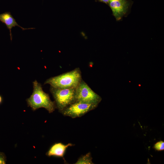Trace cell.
Segmentation results:
<instances>
[{
    "mask_svg": "<svg viewBox=\"0 0 164 164\" xmlns=\"http://www.w3.org/2000/svg\"><path fill=\"white\" fill-rule=\"evenodd\" d=\"M33 91L30 97L26 101L28 106L35 111L41 108L46 109L49 113L53 112L56 108L55 101H52L48 94L43 90L42 85L37 80L33 82Z\"/></svg>",
    "mask_w": 164,
    "mask_h": 164,
    "instance_id": "6da1fadb",
    "label": "cell"
},
{
    "mask_svg": "<svg viewBox=\"0 0 164 164\" xmlns=\"http://www.w3.org/2000/svg\"><path fill=\"white\" fill-rule=\"evenodd\" d=\"M81 71L79 68L47 79L44 84L61 89L76 88L82 80Z\"/></svg>",
    "mask_w": 164,
    "mask_h": 164,
    "instance_id": "7a4b0ae2",
    "label": "cell"
},
{
    "mask_svg": "<svg viewBox=\"0 0 164 164\" xmlns=\"http://www.w3.org/2000/svg\"><path fill=\"white\" fill-rule=\"evenodd\" d=\"M75 88L61 89L50 86V91L60 112L75 101Z\"/></svg>",
    "mask_w": 164,
    "mask_h": 164,
    "instance_id": "3957f363",
    "label": "cell"
},
{
    "mask_svg": "<svg viewBox=\"0 0 164 164\" xmlns=\"http://www.w3.org/2000/svg\"><path fill=\"white\" fill-rule=\"evenodd\" d=\"M75 99L98 105L102 99L82 79L75 88Z\"/></svg>",
    "mask_w": 164,
    "mask_h": 164,
    "instance_id": "277c9868",
    "label": "cell"
},
{
    "mask_svg": "<svg viewBox=\"0 0 164 164\" xmlns=\"http://www.w3.org/2000/svg\"><path fill=\"white\" fill-rule=\"evenodd\" d=\"M98 105L80 101H75L65 108L61 113L65 116L74 118L81 117L95 109Z\"/></svg>",
    "mask_w": 164,
    "mask_h": 164,
    "instance_id": "5b68a950",
    "label": "cell"
},
{
    "mask_svg": "<svg viewBox=\"0 0 164 164\" xmlns=\"http://www.w3.org/2000/svg\"><path fill=\"white\" fill-rule=\"evenodd\" d=\"M108 4L117 21L120 20L126 14L129 6L127 0H109Z\"/></svg>",
    "mask_w": 164,
    "mask_h": 164,
    "instance_id": "8992f818",
    "label": "cell"
},
{
    "mask_svg": "<svg viewBox=\"0 0 164 164\" xmlns=\"http://www.w3.org/2000/svg\"><path fill=\"white\" fill-rule=\"evenodd\" d=\"M74 145L71 143L65 145L61 142L56 143L50 147L46 155L49 157L53 156L61 157L65 161L64 156L67 149L69 147Z\"/></svg>",
    "mask_w": 164,
    "mask_h": 164,
    "instance_id": "52a82bcc",
    "label": "cell"
},
{
    "mask_svg": "<svg viewBox=\"0 0 164 164\" xmlns=\"http://www.w3.org/2000/svg\"><path fill=\"white\" fill-rule=\"evenodd\" d=\"M0 21L5 24L7 28L9 29L10 32V35L11 40L12 39L11 29L13 27L18 26L22 30H24L26 29H35V28H25L19 26L16 21L15 19L13 17L11 13L9 12H5L0 14Z\"/></svg>",
    "mask_w": 164,
    "mask_h": 164,
    "instance_id": "ba28073f",
    "label": "cell"
},
{
    "mask_svg": "<svg viewBox=\"0 0 164 164\" xmlns=\"http://www.w3.org/2000/svg\"><path fill=\"white\" fill-rule=\"evenodd\" d=\"M92 158L91 153L89 152L86 154L83 155L78 159L75 164H93Z\"/></svg>",
    "mask_w": 164,
    "mask_h": 164,
    "instance_id": "9c48e42d",
    "label": "cell"
},
{
    "mask_svg": "<svg viewBox=\"0 0 164 164\" xmlns=\"http://www.w3.org/2000/svg\"><path fill=\"white\" fill-rule=\"evenodd\" d=\"M153 148L155 151H161L164 150V142L160 140L154 144Z\"/></svg>",
    "mask_w": 164,
    "mask_h": 164,
    "instance_id": "30bf717a",
    "label": "cell"
},
{
    "mask_svg": "<svg viewBox=\"0 0 164 164\" xmlns=\"http://www.w3.org/2000/svg\"><path fill=\"white\" fill-rule=\"evenodd\" d=\"M6 157L5 154L2 152H0V164L6 163Z\"/></svg>",
    "mask_w": 164,
    "mask_h": 164,
    "instance_id": "8fae6325",
    "label": "cell"
},
{
    "mask_svg": "<svg viewBox=\"0 0 164 164\" xmlns=\"http://www.w3.org/2000/svg\"><path fill=\"white\" fill-rule=\"evenodd\" d=\"M100 2L104 3L106 4H108L109 0H98Z\"/></svg>",
    "mask_w": 164,
    "mask_h": 164,
    "instance_id": "7c38bea8",
    "label": "cell"
},
{
    "mask_svg": "<svg viewBox=\"0 0 164 164\" xmlns=\"http://www.w3.org/2000/svg\"><path fill=\"white\" fill-rule=\"evenodd\" d=\"M2 101V96L0 95V104H1Z\"/></svg>",
    "mask_w": 164,
    "mask_h": 164,
    "instance_id": "4fadbf2b",
    "label": "cell"
}]
</instances>
